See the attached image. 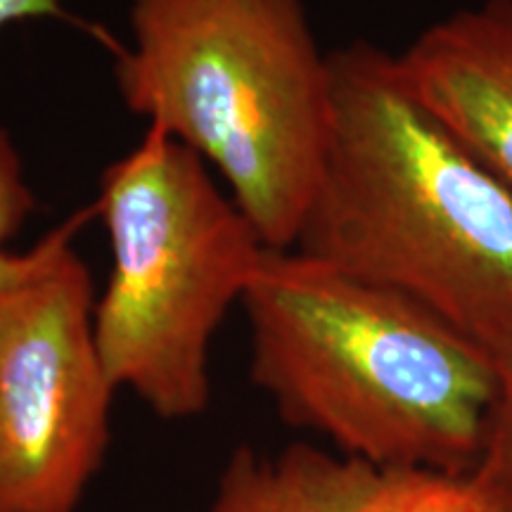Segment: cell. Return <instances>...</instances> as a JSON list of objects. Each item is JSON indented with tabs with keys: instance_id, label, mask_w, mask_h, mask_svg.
Wrapping results in <instances>:
<instances>
[{
	"instance_id": "cell-5",
	"label": "cell",
	"mask_w": 512,
	"mask_h": 512,
	"mask_svg": "<svg viewBox=\"0 0 512 512\" xmlns=\"http://www.w3.org/2000/svg\"><path fill=\"white\" fill-rule=\"evenodd\" d=\"M81 216L22 252L0 290V512H79L112 444L114 387Z\"/></svg>"
},
{
	"instance_id": "cell-10",
	"label": "cell",
	"mask_w": 512,
	"mask_h": 512,
	"mask_svg": "<svg viewBox=\"0 0 512 512\" xmlns=\"http://www.w3.org/2000/svg\"><path fill=\"white\" fill-rule=\"evenodd\" d=\"M67 0H0V34L17 24L64 17Z\"/></svg>"
},
{
	"instance_id": "cell-4",
	"label": "cell",
	"mask_w": 512,
	"mask_h": 512,
	"mask_svg": "<svg viewBox=\"0 0 512 512\" xmlns=\"http://www.w3.org/2000/svg\"><path fill=\"white\" fill-rule=\"evenodd\" d=\"M98 211L112 252L95 299L107 373L157 418H200L211 344L268 247L209 166L157 128L107 166Z\"/></svg>"
},
{
	"instance_id": "cell-3",
	"label": "cell",
	"mask_w": 512,
	"mask_h": 512,
	"mask_svg": "<svg viewBox=\"0 0 512 512\" xmlns=\"http://www.w3.org/2000/svg\"><path fill=\"white\" fill-rule=\"evenodd\" d=\"M128 112L214 169L268 249H292L330 140V53L304 0H131Z\"/></svg>"
},
{
	"instance_id": "cell-8",
	"label": "cell",
	"mask_w": 512,
	"mask_h": 512,
	"mask_svg": "<svg viewBox=\"0 0 512 512\" xmlns=\"http://www.w3.org/2000/svg\"><path fill=\"white\" fill-rule=\"evenodd\" d=\"M34 192L24 176L10 133L0 128V290L15 278L22 254L10 252V240L22 230L24 221L34 211Z\"/></svg>"
},
{
	"instance_id": "cell-7",
	"label": "cell",
	"mask_w": 512,
	"mask_h": 512,
	"mask_svg": "<svg viewBox=\"0 0 512 512\" xmlns=\"http://www.w3.org/2000/svg\"><path fill=\"white\" fill-rule=\"evenodd\" d=\"M422 105L512 188V0H484L396 53Z\"/></svg>"
},
{
	"instance_id": "cell-2",
	"label": "cell",
	"mask_w": 512,
	"mask_h": 512,
	"mask_svg": "<svg viewBox=\"0 0 512 512\" xmlns=\"http://www.w3.org/2000/svg\"><path fill=\"white\" fill-rule=\"evenodd\" d=\"M242 309L285 425L370 463L477 470L501 366L432 309L294 249H266Z\"/></svg>"
},
{
	"instance_id": "cell-1",
	"label": "cell",
	"mask_w": 512,
	"mask_h": 512,
	"mask_svg": "<svg viewBox=\"0 0 512 512\" xmlns=\"http://www.w3.org/2000/svg\"><path fill=\"white\" fill-rule=\"evenodd\" d=\"M332 119L294 252L512 354V188L411 93L396 53L330 50Z\"/></svg>"
},
{
	"instance_id": "cell-6",
	"label": "cell",
	"mask_w": 512,
	"mask_h": 512,
	"mask_svg": "<svg viewBox=\"0 0 512 512\" xmlns=\"http://www.w3.org/2000/svg\"><path fill=\"white\" fill-rule=\"evenodd\" d=\"M209 512H512V491L479 470L380 465L292 441L280 451L235 448Z\"/></svg>"
},
{
	"instance_id": "cell-9",
	"label": "cell",
	"mask_w": 512,
	"mask_h": 512,
	"mask_svg": "<svg viewBox=\"0 0 512 512\" xmlns=\"http://www.w3.org/2000/svg\"><path fill=\"white\" fill-rule=\"evenodd\" d=\"M498 366L501 382L477 470L512 491V354Z\"/></svg>"
}]
</instances>
